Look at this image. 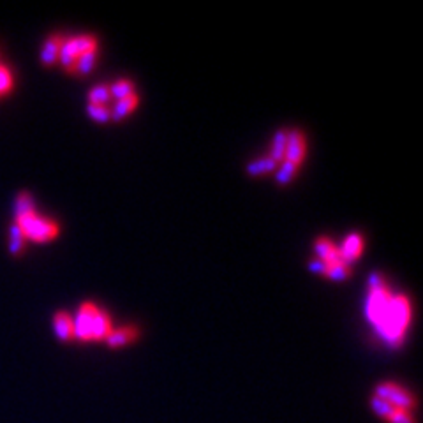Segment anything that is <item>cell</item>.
Here are the masks:
<instances>
[{
	"label": "cell",
	"mask_w": 423,
	"mask_h": 423,
	"mask_svg": "<svg viewBox=\"0 0 423 423\" xmlns=\"http://www.w3.org/2000/svg\"><path fill=\"white\" fill-rule=\"evenodd\" d=\"M367 319L390 346H400L411 321V304L404 295H391L379 274L370 276Z\"/></svg>",
	"instance_id": "6da1fadb"
},
{
	"label": "cell",
	"mask_w": 423,
	"mask_h": 423,
	"mask_svg": "<svg viewBox=\"0 0 423 423\" xmlns=\"http://www.w3.org/2000/svg\"><path fill=\"white\" fill-rule=\"evenodd\" d=\"M16 224L20 226L25 239H30L34 242H48L58 234V224L48 217L37 215V212L16 217Z\"/></svg>",
	"instance_id": "7a4b0ae2"
},
{
	"label": "cell",
	"mask_w": 423,
	"mask_h": 423,
	"mask_svg": "<svg viewBox=\"0 0 423 423\" xmlns=\"http://www.w3.org/2000/svg\"><path fill=\"white\" fill-rule=\"evenodd\" d=\"M95 49H97V39L90 34L69 37V39H64V43H62L58 60H60L62 66L66 67V71H69L80 55L86 53V51H95Z\"/></svg>",
	"instance_id": "3957f363"
},
{
	"label": "cell",
	"mask_w": 423,
	"mask_h": 423,
	"mask_svg": "<svg viewBox=\"0 0 423 423\" xmlns=\"http://www.w3.org/2000/svg\"><path fill=\"white\" fill-rule=\"evenodd\" d=\"M374 397H379V399L387 400L388 404H391L397 409H402V411H411L416 407V399L415 395L411 391H407L406 388L395 385V383H381L376 387Z\"/></svg>",
	"instance_id": "277c9868"
},
{
	"label": "cell",
	"mask_w": 423,
	"mask_h": 423,
	"mask_svg": "<svg viewBox=\"0 0 423 423\" xmlns=\"http://www.w3.org/2000/svg\"><path fill=\"white\" fill-rule=\"evenodd\" d=\"M97 305L90 304V302H85V304L80 305L78 314L73 319L74 337L78 339V341H92V328H94V319L97 316Z\"/></svg>",
	"instance_id": "5b68a950"
},
{
	"label": "cell",
	"mask_w": 423,
	"mask_h": 423,
	"mask_svg": "<svg viewBox=\"0 0 423 423\" xmlns=\"http://www.w3.org/2000/svg\"><path fill=\"white\" fill-rule=\"evenodd\" d=\"M305 154H307V143H305V136L300 131L286 132V152H284V160H288L291 165L298 166L304 162Z\"/></svg>",
	"instance_id": "8992f818"
},
{
	"label": "cell",
	"mask_w": 423,
	"mask_h": 423,
	"mask_svg": "<svg viewBox=\"0 0 423 423\" xmlns=\"http://www.w3.org/2000/svg\"><path fill=\"white\" fill-rule=\"evenodd\" d=\"M339 252H341L342 261H344L346 265H351L353 261H356V259L360 258V254L363 252V239L358 233L350 234V237L344 240Z\"/></svg>",
	"instance_id": "52a82bcc"
},
{
	"label": "cell",
	"mask_w": 423,
	"mask_h": 423,
	"mask_svg": "<svg viewBox=\"0 0 423 423\" xmlns=\"http://www.w3.org/2000/svg\"><path fill=\"white\" fill-rule=\"evenodd\" d=\"M62 43H64V37L60 34H51L45 41L41 48V62L45 66H53L58 62V55H60Z\"/></svg>",
	"instance_id": "ba28073f"
},
{
	"label": "cell",
	"mask_w": 423,
	"mask_h": 423,
	"mask_svg": "<svg viewBox=\"0 0 423 423\" xmlns=\"http://www.w3.org/2000/svg\"><path fill=\"white\" fill-rule=\"evenodd\" d=\"M140 337V330L134 326H122V328L111 330V333L106 337V342L110 348H123L131 344L136 339Z\"/></svg>",
	"instance_id": "9c48e42d"
},
{
	"label": "cell",
	"mask_w": 423,
	"mask_h": 423,
	"mask_svg": "<svg viewBox=\"0 0 423 423\" xmlns=\"http://www.w3.org/2000/svg\"><path fill=\"white\" fill-rule=\"evenodd\" d=\"M314 252H316L317 259L325 261L326 265L339 263V261H342L341 252H339V247L328 239H317L316 243H314Z\"/></svg>",
	"instance_id": "30bf717a"
},
{
	"label": "cell",
	"mask_w": 423,
	"mask_h": 423,
	"mask_svg": "<svg viewBox=\"0 0 423 423\" xmlns=\"http://www.w3.org/2000/svg\"><path fill=\"white\" fill-rule=\"evenodd\" d=\"M53 330L57 333V337L60 341H71L74 337V325H73V317L69 316L67 313H57L53 316Z\"/></svg>",
	"instance_id": "8fae6325"
},
{
	"label": "cell",
	"mask_w": 423,
	"mask_h": 423,
	"mask_svg": "<svg viewBox=\"0 0 423 423\" xmlns=\"http://www.w3.org/2000/svg\"><path fill=\"white\" fill-rule=\"evenodd\" d=\"M138 103H140V97H138V94H131V95H128V97L115 101V106H113V110L110 111L111 120H115V122H120V120H123L125 117L129 115V113H131L132 110H134L136 106H138Z\"/></svg>",
	"instance_id": "7c38bea8"
},
{
	"label": "cell",
	"mask_w": 423,
	"mask_h": 423,
	"mask_svg": "<svg viewBox=\"0 0 423 423\" xmlns=\"http://www.w3.org/2000/svg\"><path fill=\"white\" fill-rule=\"evenodd\" d=\"M111 330H113L111 317L108 316V313H104L103 309H99L97 316L94 319V328H92V341H106Z\"/></svg>",
	"instance_id": "4fadbf2b"
},
{
	"label": "cell",
	"mask_w": 423,
	"mask_h": 423,
	"mask_svg": "<svg viewBox=\"0 0 423 423\" xmlns=\"http://www.w3.org/2000/svg\"><path fill=\"white\" fill-rule=\"evenodd\" d=\"M95 62H97V49L95 51H86V53L80 55L76 60H74L73 67H71L67 73L73 74H88L92 73V69L95 67Z\"/></svg>",
	"instance_id": "5bb4252c"
},
{
	"label": "cell",
	"mask_w": 423,
	"mask_h": 423,
	"mask_svg": "<svg viewBox=\"0 0 423 423\" xmlns=\"http://www.w3.org/2000/svg\"><path fill=\"white\" fill-rule=\"evenodd\" d=\"M277 166L279 165H277L270 156H265L249 162V165H247V173L252 175V177H261V175H267V173L277 169Z\"/></svg>",
	"instance_id": "9a60e30c"
},
{
	"label": "cell",
	"mask_w": 423,
	"mask_h": 423,
	"mask_svg": "<svg viewBox=\"0 0 423 423\" xmlns=\"http://www.w3.org/2000/svg\"><path fill=\"white\" fill-rule=\"evenodd\" d=\"M25 234L21 233L20 226L16 222H12L11 230H9V252L12 256H20L25 247Z\"/></svg>",
	"instance_id": "2e32d148"
},
{
	"label": "cell",
	"mask_w": 423,
	"mask_h": 423,
	"mask_svg": "<svg viewBox=\"0 0 423 423\" xmlns=\"http://www.w3.org/2000/svg\"><path fill=\"white\" fill-rule=\"evenodd\" d=\"M286 132L284 129H279L274 136V145H271L270 157L276 160L277 165H280L284 160V152H286Z\"/></svg>",
	"instance_id": "e0dca14e"
},
{
	"label": "cell",
	"mask_w": 423,
	"mask_h": 423,
	"mask_svg": "<svg viewBox=\"0 0 423 423\" xmlns=\"http://www.w3.org/2000/svg\"><path fill=\"white\" fill-rule=\"evenodd\" d=\"M110 94H111V99H115V101L128 97V95H131V94H136L134 83H132L131 80H119V82L111 83L110 85Z\"/></svg>",
	"instance_id": "ac0fdd59"
},
{
	"label": "cell",
	"mask_w": 423,
	"mask_h": 423,
	"mask_svg": "<svg viewBox=\"0 0 423 423\" xmlns=\"http://www.w3.org/2000/svg\"><path fill=\"white\" fill-rule=\"evenodd\" d=\"M14 212H16V217H21V215L32 214L36 212V205H34V197L32 194L23 191L16 196V205H14Z\"/></svg>",
	"instance_id": "d6986e66"
},
{
	"label": "cell",
	"mask_w": 423,
	"mask_h": 423,
	"mask_svg": "<svg viewBox=\"0 0 423 423\" xmlns=\"http://www.w3.org/2000/svg\"><path fill=\"white\" fill-rule=\"evenodd\" d=\"M325 276L333 280H346L351 277V268H350V265H346L344 261L326 265Z\"/></svg>",
	"instance_id": "ffe728a7"
},
{
	"label": "cell",
	"mask_w": 423,
	"mask_h": 423,
	"mask_svg": "<svg viewBox=\"0 0 423 423\" xmlns=\"http://www.w3.org/2000/svg\"><path fill=\"white\" fill-rule=\"evenodd\" d=\"M111 99L110 85H97L88 92V104H95V106H104Z\"/></svg>",
	"instance_id": "44dd1931"
},
{
	"label": "cell",
	"mask_w": 423,
	"mask_h": 423,
	"mask_svg": "<svg viewBox=\"0 0 423 423\" xmlns=\"http://www.w3.org/2000/svg\"><path fill=\"white\" fill-rule=\"evenodd\" d=\"M296 173H298V166L291 165L288 160H282L279 165V169H277V182L280 185L289 184L296 177Z\"/></svg>",
	"instance_id": "7402d4cb"
},
{
	"label": "cell",
	"mask_w": 423,
	"mask_h": 423,
	"mask_svg": "<svg viewBox=\"0 0 423 423\" xmlns=\"http://www.w3.org/2000/svg\"><path fill=\"white\" fill-rule=\"evenodd\" d=\"M370 406H372L376 415L381 416V418H385V420H390L391 416L395 415V411H397V407L388 404L387 400L379 399V397H372V399H370Z\"/></svg>",
	"instance_id": "603a6c76"
},
{
	"label": "cell",
	"mask_w": 423,
	"mask_h": 423,
	"mask_svg": "<svg viewBox=\"0 0 423 423\" xmlns=\"http://www.w3.org/2000/svg\"><path fill=\"white\" fill-rule=\"evenodd\" d=\"M86 111H88V117H90L92 120H95V122L104 123V122H108V120H111L110 110H108L106 106H95V104H88Z\"/></svg>",
	"instance_id": "cb8c5ba5"
},
{
	"label": "cell",
	"mask_w": 423,
	"mask_h": 423,
	"mask_svg": "<svg viewBox=\"0 0 423 423\" xmlns=\"http://www.w3.org/2000/svg\"><path fill=\"white\" fill-rule=\"evenodd\" d=\"M12 88V74L9 71V67H5L4 64H0V95L9 94Z\"/></svg>",
	"instance_id": "d4e9b609"
},
{
	"label": "cell",
	"mask_w": 423,
	"mask_h": 423,
	"mask_svg": "<svg viewBox=\"0 0 423 423\" xmlns=\"http://www.w3.org/2000/svg\"><path fill=\"white\" fill-rule=\"evenodd\" d=\"M388 422H390V423H416L415 418H413V416L409 415L407 411H402V409H397V411H395V415L391 416Z\"/></svg>",
	"instance_id": "484cf974"
},
{
	"label": "cell",
	"mask_w": 423,
	"mask_h": 423,
	"mask_svg": "<svg viewBox=\"0 0 423 423\" xmlns=\"http://www.w3.org/2000/svg\"><path fill=\"white\" fill-rule=\"evenodd\" d=\"M309 270L314 271V274H319V276H325L326 263L325 261H321V259H313V261L309 263Z\"/></svg>",
	"instance_id": "4316f807"
}]
</instances>
